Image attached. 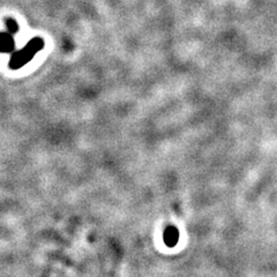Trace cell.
<instances>
[{
  "instance_id": "2",
  "label": "cell",
  "mask_w": 277,
  "mask_h": 277,
  "mask_svg": "<svg viewBox=\"0 0 277 277\" xmlns=\"http://www.w3.org/2000/svg\"><path fill=\"white\" fill-rule=\"evenodd\" d=\"M14 39L9 33H0V52L9 53L14 50Z\"/></svg>"
},
{
  "instance_id": "5",
  "label": "cell",
  "mask_w": 277,
  "mask_h": 277,
  "mask_svg": "<svg viewBox=\"0 0 277 277\" xmlns=\"http://www.w3.org/2000/svg\"><path fill=\"white\" fill-rule=\"evenodd\" d=\"M5 23H6V28H7V32L11 34V35H14V34L19 32V25L14 19L7 18Z\"/></svg>"
},
{
  "instance_id": "3",
  "label": "cell",
  "mask_w": 277,
  "mask_h": 277,
  "mask_svg": "<svg viewBox=\"0 0 277 277\" xmlns=\"http://www.w3.org/2000/svg\"><path fill=\"white\" fill-rule=\"evenodd\" d=\"M43 46H44L43 39L39 38V37H35V38L29 40L28 44H27L25 48L34 56V55H36L38 51H40V50L43 49Z\"/></svg>"
},
{
  "instance_id": "4",
  "label": "cell",
  "mask_w": 277,
  "mask_h": 277,
  "mask_svg": "<svg viewBox=\"0 0 277 277\" xmlns=\"http://www.w3.org/2000/svg\"><path fill=\"white\" fill-rule=\"evenodd\" d=\"M164 241H165V244H168L169 246H174L175 244H177V242H178L177 229L169 228V229L165 230Z\"/></svg>"
},
{
  "instance_id": "1",
  "label": "cell",
  "mask_w": 277,
  "mask_h": 277,
  "mask_svg": "<svg viewBox=\"0 0 277 277\" xmlns=\"http://www.w3.org/2000/svg\"><path fill=\"white\" fill-rule=\"evenodd\" d=\"M33 55L26 48H23L20 51H16L12 55L11 60H9L8 66L12 69H19L22 66H25L27 63H29L33 59Z\"/></svg>"
}]
</instances>
